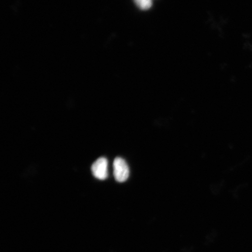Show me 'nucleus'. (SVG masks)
<instances>
[{
  "mask_svg": "<svg viewBox=\"0 0 252 252\" xmlns=\"http://www.w3.org/2000/svg\"><path fill=\"white\" fill-rule=\"evenodd\" d=\"M130 174L128 166L122 158H116L113 162V175L116 181L124 182L127 180Z\"/></svg>",
  "mask_w": 252,
  "mask_h": 252,
  "instance_id": "1",
  "label": "nucleus"
},
{
  "mask_svg": "<svg viewBox=\"0 0 252 252\" xmlns=\"http://www.w3.org/2000/svg\"><path fill=\"white\" fill-rule=\"evenodd\" d=\"M108 162L105 158H99L94 162L91 170L94 176L99 180H105L108 176Z\"/></svg>",
  "mask_w": 252,
  "mask_h": 252,
  "instance_id": "2",
  "label": "nucleus"
},
{
  "mask_svg": "<svg viewBox=\"0 0 252 252\" xmlns=\"http://www.w3.org/2000/svg\"><path fill=\"white\" fill-rule=\"evenodd\" d=\"M135 5L141 10H148L152 7L153 0H133Z\"/></svg>",
  "mask_w": 252,
  "mask_h": 252,
  "instance_id": "3",
  "label": "nucleus"
}]
</instances>
